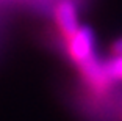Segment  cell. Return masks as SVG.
<instances>
[{
	"label": "cell",
	"mask_w": 122,
	"mask_h": 121,
	"mask_svg": "<svg viewBox=\"0 0 122 121\" xmlns=\"http://www.w3.org/2000/svg\"><path fill=\"white\" fill-rule=\"evenodd\" d=\"M67 52L72 61L83 64L94 58V33L88 27H80L78 32L67 39Z\"/></svg>",
	"instance_id": "cell-1"
},
{
	"label": "cell",
	"mask_w": 122,
	"mask_h": 121,
	"mask_svg": "<svg viewBox=\"0 0 122 121\" xmlns=\"http://www.w3.org/2000/svg\"><path fill=\"white\" fill-rule=\"evenodd\" d=\"M107 69L113 80H122V55H114V58L107 63Z\"/></svg>",
	"instance_id": "cell-4"
},
{
	"label": "cell",
	"mask_w": 122,
	"mask_h": 121,
	"mask_svg": "<svg viewBox=\"0 0 122 121\" xmlns=\"http://www.w3.org/2000/svg\"><path fill=\"white\" fill-rule=\"evenodd\" d=\"M113 53L114 55H122V38H119L114 44H113Z\"/></svg>",
	"instance_id": "cell-5"
},
{
	"label": "cell",
	"mask_w": 122,
	"mask_h": 121,
	"mask_svg": "<svg viewBox=\"0 0 122 121\" xmlns=\"http://www.w3.org/2000/svg\"><path fill=\"white\" fill-rule=\"evenodd\" d=\"M55 22H56V27L60 30L61 36L66 41L71 36H74L80 29L75 5L69 0H63L61 3H58L56 10H55Z\"/></svg>",
	"instance_id": "cell-3"
},
{
	"label": "cell",
	"mask_w": 122,
	"mask_h": 121,
	"mask_svg": "<svg viewBox=\"0 0 122 121\" xmlns=\"http://www.w3.org/2000/svg\"><path fill=\"white\" fill-rule=\"evenodd\" d=\"M80 72H81L83 79H85V83L96 93H105L111 86L113 79L108 74L107 63L99 61L97 57L80 64Z\"/></svg>",
	"instance_id": "cell-2"
}]
</instances>
